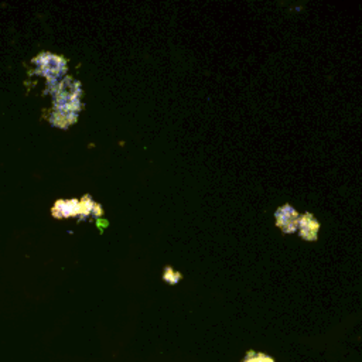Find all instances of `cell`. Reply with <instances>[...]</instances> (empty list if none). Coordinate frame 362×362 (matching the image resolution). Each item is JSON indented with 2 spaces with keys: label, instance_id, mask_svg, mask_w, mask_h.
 <instances>
[{
  "label": "cell",
  "instance_id": "2",
  "mask_svg": "<svg viewBox=\"0 0 362 362\" xmlns=\"http://www.w3.org/2000/svg\"><path fill=\"white\" fill-rule=\"evenodd\" d=\"M33 62L37 66L35 72L38 75L45 76V79L51 88H55L62 81L61 78L65 75V72L68 69L66 61L62 57L51 54V52L40 54Z\"/></svg>",
  "mask_w": 362,
  "mask_h": 362
},
{
  "label": "cell",
  "instance_id": "5",
  "mask_svg": "<svg viewBox=\"0 0 362 362\" xmlns=\"http://www.w3.org/2000/svg\"><path fill=\"white\" fill-rule=\"evenodd\" d=\"M243 362H274V361H273L270 356L264 355V354H255V352H249Z\"/></svg>",
  "mask_w": 362,
  "mask_h": 362
},
{
  "label": "cell",
  "instance_id": "1",
  "mask_svg": "<svg viewBox=\"0 0 362 362\" xmlns=\"http://www.w3.org/2000/svg\"><path fill=\"white\" fill-rule=\"evenodd\" d=\"M54 89V113L49 120L54 126L68 127L76 122L81 110V85L72 78H64Z\"/></svg>",
  "mask_w": 362,
  "mask_h": 362
},
{
  "label": "cell",
  "instance_id": "4",
  "mask_svg": "<svg viewBox=\"0 0 362 362\" xmlns=\"http://www.w3.org/2000/svg\"><path fill=\"white\" fill-rule=\"evenodd\" d=\"M276 216H277V222H279V225L281 226L283 230L286 229V225H287V232H293L296 229V226H297V214L293 209L290 212V216H284L280 211Z\"/></svg>",
  "mask_w": 362,
  "mask_h": 362
},
{
  "label": "cell",
  "instance_id": "3",
  "mask_svg": "<svg viewBox=\"0 0 362 362\" xmlns=\"http://www.w3.org/2000/svg\"><path fill=\"white\" fill-rule=\"evenodd\" d=\"M52 215L55 218H66L79 215V201L78 199H59L52 206Z\"/></svg>",
  "mask_w": 362,
  "mask_h": 362
}]
</instances>
